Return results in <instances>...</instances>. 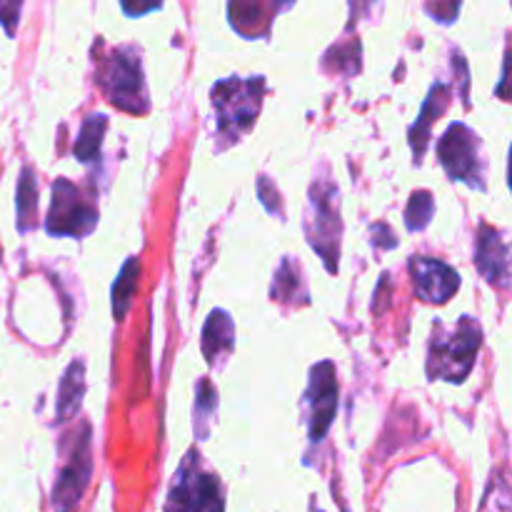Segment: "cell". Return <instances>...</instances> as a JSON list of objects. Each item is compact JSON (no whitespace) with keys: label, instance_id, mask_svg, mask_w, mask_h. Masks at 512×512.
<instances>
[{"label":"cell","instance_id":"22","mask_svg":"<svg viewBox=\"0 0 512 512\" xmlns=\"http://www.w3.org/2000/svg\"><path fill=\"white\" fill-rule=\"evenodd\" d=\"M20 8H23V0H0V25L8 35H13L18 28Z\"/></svg>","mask_w":512,"mask_h":512},{"label":"cell","instance_id":"7","mask_svg":"<svg viewBox=\"0 0 512 512\" xmlns=\"http://www.w3.org/2000/svg\"><path fill=\"white\" fill-rule=\"evenodd\" d=\"M438 155L450 180H465L468 185L483 188V180H480L483 178V165H480L478 138H475L473 130L455 123L440 140Z\"/></svg>","mask_w":512,"mask_h":512},{"label":"cell","instance_id":"11","mask_svg":"<svg viewBox=\"0 0 512 512\" xmlns=\"http://www.w3.org/2000/svg\"><path fill=\"white\" fill-rule=\"evenodd\" d=\"M478 268L485 275V280L498 288H508V243L498 230L483 228L478 238Z\"/></svg>","mask_w":512,"mask_h":512},{"label":"cell","instance_id":"2","mask_svg":"<svg viewBox=\"0 0 512 512\" xmlns=\"http://www.w3.org/2000/svg\"><path fill=\"white\" fill-rule=\"evenodd\" d=\"M263 93V78L220 80L213 88V108L218 115L220 135H225L228 140H238L240 135L248 133L260 113Z\"/></svg>","mask_w":512,"mask_h":512},{"label":"cell","instance_id":"15","mask_svg":"<svg viewBox=\"0 0 512 512\" xmlns=\"http://www.w3.org/2000/svg\"><path fill=\"white\" fill-rule=\"evenodd\" d=\"M230 23L240 35L255 38V35L265 33L268 13L260 0H230Z\"/></svg>","mask_w":512,"mask_h":512},{"label":"cell","instance_id":"13","mask_svg":"<svg viewBox=\"0 0 512 512\" xmlns=\"http://www.w3.org/2000/svg\"><path fill=\"white\" fill-rule=\"evenodd\" d=\"M448 95L450 93H448V88H445V85H435V88L430 90L428 100H425L418 125L410 130V143H413L418 160H420V155L425 153V145H428V138H430L428 125L435 123V120H438L440 115L445 113V108H448V100H450Z\"/></svg>","mask_w":512,"mask_h":512},{"label":"cell","instance_id":"19","mask_svg":"<svg viewBox=\"0 0 512 512\" xmlns=\"http://www.w3.org/2000/svg\"><path fill=\"white\" fill-rule=\"evenodd\" d=\"M35 208H38V190H35V175L28 168L23 170L18 183V228H35Z\"/></svg>","mask_w":512,"mask_h":512},{"label":"cell","instance_id":"9","mask_svg":"<svg viewBox=\"0 0 512 512\" xmlns=\"http://www.w3.org/2000/svg\"><path fill=\"white\" fill-rule=\"evenodd\" d=\"M93 455H90V428L83 425L80 435L75 438L73 453H70L68 463L60 470V478L53 488V505L58 512H70L83 498L85 488H88L90 470H93Z\"/></svg>","mask_w":512,"mask_h":512},{"label":"cell","instance_id":"16","mask_svg":"<svg viewBox=\"0 0 512 512\" xmlns=\"http://www.w3.org/2000/svg\"><path fill=\"white\" fill-rule=\"evenodd\" d=\"M138 278H140V260L128 258V263L123 265V270H120L118 280H115V285H113L115 320H125V315H128L130 300H133L135 288H138Z\"/></svg>","mask_w":512,"mask_h":512},{"label":"cell","instance_id":"12","mask_svg":"<svg viewBox=\"0 0 512 512\" xmlns=\"http://www.w3.org/2000/svg\"><path fill=\"white\" fill-rule=\"evenodd\" d=\"M235 328H233V320L225 310H215L210 313L208 323L203 328V355L208 363L218 360L220 355L230 353L235 343Z\"/></svg>","mask_w":512,"mask_h":512},{"label":"cell","instance_id":"24","mask_svg":"<svg viewBox=\"0 0 512 512\" xmlns=\"http://www.w3.org/2000/svg\"><path fill=\"white\" fill-rule=\"evenodd\" d=\"M458 3L460 0H433L428 10L440 20V13H443L445 8V23H453V20L458 18Z\"/></svg>","mask_w":512,"mask_h":512},{"label":"cell","instance_id":"25","mask_svg":"<svg viewBox=\"0 0 512 512\" xmlns=\"http://www.w3.org/2000/svg\"><path fill=\"white\" fill-rule=\"evenodd\" d=\"M370 3H373V0H350V8H353V15H355V18H358V15L363 13V10L368 8Z\"/></svg>","mask_w":512,"mask_h":512},{"label":"cell","instance_id":"17","mask_svg":"<svg viewBox=\"0 0 512 512\" xmlns=\"http://www.w3.org/2000/svg\"><path fill=\"white\" fill-rule=\"evenodd\" d=\"M105 128H108V120H105V115L95 113V115H88V118H85L83 130H80V138L75 140V155H78V160L90 163V160L98 158L100 145H103Z\"/></svg>","mask_w":512,"mask_h":512},{"label":"cell","instance_id":"8","mask_svg":"<svg viewBox=\"0 0 512 512\" xmlns=\"http://www.w3.org/2000/svg\"><path fill=\"white\" fill-rule=\"evenodd\" d=\"M305 398H308V435L313 443H320L328 435L335 408H338V380H335L333 363L325 360L310 370V385Z\"/></svg>","mask_w":512,"mask_h":512},{"label":"cell","instance_id":"6","mask_svg":"<svg viewBox=\"0 0 512 512\" xmlns=\"http://www.w3.org/2000/svg\"><path fill=\"white\" fill-rule=\"evenodd\" d=\"M98 223V213L93 205L80 195L68 180H55L53 185V200H50L48 210V228L50 235H73V238H85L90 230Z\"/></svg>","mask_w":512,"mask_h":512},{"label":"cell","instance_id":"1","mask_svg":"<svg viewBox=\"0 0 512 512\" xmlns=\"http://www.w3.org/2000/svg\"><path fill=\"white\" fill-rule=\"evenodd\" d=\"M480 325L465 315L455 328L448 333H435L430 340L428 355V375L430 380H450V383H463L473 370L475 355L480 348Z\"/></svg>","mask_w":512,"mask_h":512},{"label":"cell","instance_id":"26","mask_svg":"<svg viewBox=\"0 0 512 512\" xmlns=\"http://www.w3.org/2000/svg\"><path fill=\"white\" fill-rule=\"evenodd\" d=\"M275 5H278V8H288V5H293L295 0H273Z\"/></svg>","mask_w":512,"mask_h":512},{"label":"cell","instance_id":"4","mask_svg":"<svg viewBox=\"0 0 512 512\" xmlns=\"http://www.w3.org/2000/svg\"><path fill=\"white\" fill-rule=\"evenodd\" d=\"M168 512H223V490L218 478L200 465L198 453L185 455L170 488Z\"/></svg>","mask_w":512,"mask_h":512},{"label":"cell","instance_id":"14","mask_svg":"<svg viewBox=\"0 0 512 512\" xmlns=\"http://www.w3.org/2000/svg\"><path fill=\"white\" fill-rule=\"evenodd\" d=\"M85 395V368L83 363H73L68 370H65L63 380H60V393H58V408H55V415L58 420L73 418L80 410V403H83Z\"/></svg>","mask_w":512,"mask_h":512},{"label":"cell","instance_id":"20","mask_svg":"<svg viewBox=\"0 0 512 512\" xmlns=\"http://www.w3.org/2000/svg\"><path fill=\"white\" fill-rule=\"evenodd\" d=\"M433 210L435 203L430 193H415L408 210H405V223H408L410 230H423L430 223V218H433Z\"/></svg>","mask_w":512,"mask_h":512},{"label":"cell","instance_id":"5","mask_svg":"<svg viewBox=\"0 0 512 512\" xmlns=\"http://www.w3.org/2000/svg\"><path fill=\"white\" fill-rule=\"evenodd\" d=\"M305 230H308L310 245L325 258L328 270L338 268L340 213L335 185L318 183L315 188H310V215Z\"/></svg>","mask_w":512,"mask_h":512},{"label":"cell","instance_id":"10","mask_svg":"<svg viewBox=\"0 0 512 512\" xmlns=\"http://www.w3.org/2000/svg\"><path fill=\"white\" fill-rule=\"evenodd\" d=\"M410 275H413L415 295L425 303H448L460 288V278L450 265L435 258H413L410 260Z\"/></svg>","mask_w":512,"mask_h":512},{"label":"cell","instance_id":"18","mask_svg":"<svg viewBox=\"0 0 512 512\" xmlns=\"http://www.w3.org/2000/svg\"><path fill=\"white\" fill-rule=\"evenodd\" d=\"M270 293H273L275 300L305 303L308 293H305V285H303V278H300V273H298V265L290 263V260H285V263L280 265L278 275H275V285L270 288Z\"/></svg>","mask_w":512,"mask_h":512},{"label":"cell","instance_id":"23","mask_svg":"<svg viewBox=\"0 0 512 512\" xmlns=\"http://www.w3.org/2000/svg\"><path fill=\"white\" fill-rule=\"evenodd\" d=\"M125 15H133V18H140V15L150 13V10H158L163 5V0H120Z\"/></svg>","mask_w":512,"mask_h":512},{"label":"cell","instance_id":"3","mask_svg":"<svg viewBox=\"0 0 512 512\" xmlns=\"http://www.w3.org/2000/svg\"><path fill=\"white\" fill-rule=\"evenodd\" d=\"M98 83L113 105L125 113H145L148 110V93H145L143 68L133 48L113 50L110 58L98 70Z\"/></svg>","mask_w":512,"mask_h":512},{"label":"cell","instance_id":"21","mask_svg":"<svg viewBox=\"0 0 512 512\" xmlns=\"http://www.w3.org/2000/svg\"><path fill=\"white\" fill-rule=\"evenodd\" d=\"M480 512H510V490L508 483L503 480V475H498V478L490 483V490L488 495H485L483 510Z\"/></svg>","mask_w":512,"mask_h":512}]
</instances>
